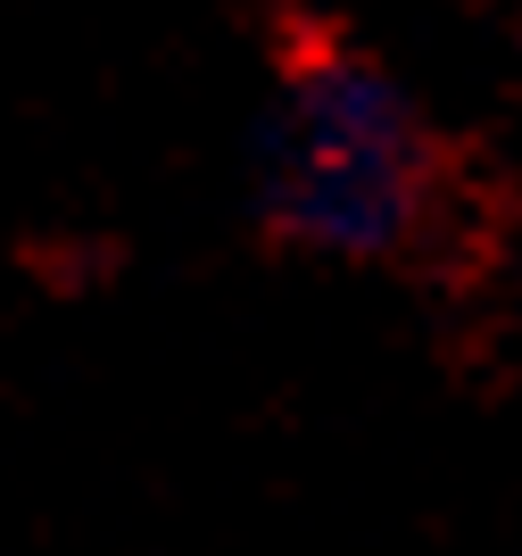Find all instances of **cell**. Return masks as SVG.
Instances as JSON below:
<instances>
[{
    "label": "cell",
    "instance_id": "1",
    "mask_svg": "<svg viewBox=\"0 0 522 556\" xmlns=\"http://www.w3.org/2000/svg\"><path fill=\"white\" fill-rule=\"evenodd\" d=\"M241 200L250 232L291 266L415 275L456 241L473 150L348 17L282 9L241 141Z\"/></svg>",
    "mask_w": 522,
    "mask_h": 556
}]
</instances>
